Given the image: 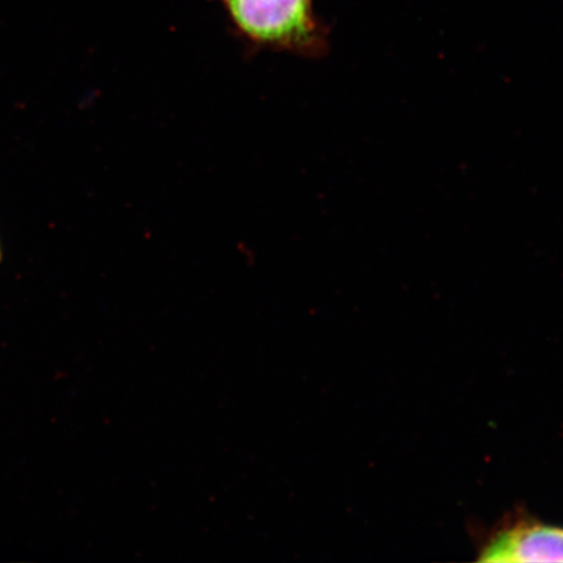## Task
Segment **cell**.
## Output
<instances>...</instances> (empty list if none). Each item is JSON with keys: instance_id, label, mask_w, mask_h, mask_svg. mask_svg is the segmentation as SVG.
Returning <instances> with one entry per match:
<instances>
[{"instance_id": "1", "label": "cell", "mask_w": 563, "mask_h": 563, "mask_svg": "<svg viewBox=\"0 0 563 563\" xmlns=\"http://www.w3.org/2000/svg\"><path fill=\"white\" fill-rule=\"evenodd\" d=\"M235 25L256 44L300 54L322 52L311 0H228Z\"/></svg>"}, {"instance_id": "3", "label": "cell", "mask_w": 563, "mask_h": 563, "mask_svg": "<svg viewBox=\"0 0 563 563\" xmlns=\"http://www.w3.org/2000/svg\"><path fill=\"white\" fill-rule=\"evenodd\" d=\"M0 260H2V251H0Z\"/></svg>"}, {"instance_id": "2", "label": "cell", "mask_w": 563, "mask_h": 563, "mask_svg": "<svg viewBox=\"0 0 563 563\" xmlns=\"http://www.w3.org/2000/svg\"><path fill=\"white\" fill-rule=\"evenodd\" d=\"M478 562H563V527L547 525L522 508L475 539Z\"/></svg>"}]
</instances>
